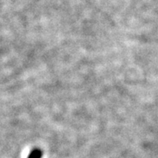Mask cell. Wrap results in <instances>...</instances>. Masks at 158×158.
<instances>
[{
	"label": "cell",
	"instance_id": "6da1fadb",
	"mask_svg": "<svg viewBox=\"0 0 158 158\" xmlns=\"http://www.w3.org/2000/svg\"><path fill=\"white\" fill-rule=\"evenodd\" d=\"M42 155H43V152L39 148H35L31 151L27 158H41Z\"/></svg>",
	"mask_w": 158,
	"mask_h": 158
}]
</instances>
